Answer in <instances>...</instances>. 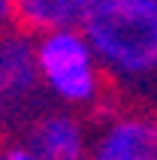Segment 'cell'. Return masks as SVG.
I'll use <instances>...</instances> for the list:
<instances>
[{
    "label": "cell",
    "mask_w": 157,
    "mask_h": 160,
    "mask_svg": "<svg viewBox=\"0 0 157 160\" xmlns=\"http://www.w3.org/2000/svg\"><path fill=\"white\" fill-rule=\"evenodd\" d=\"M15 18V0H0V24Z\"/></svg>",
    "instance_id": "8"
},
{
    "label": "cell",
    "mask_w": 157,
    "mask_h": 160,
    "mask_svg": "<svg viewBox=\"0 0 157 160\" xmlns=\"http://www.w3.org/2000/svg\"><path fill=\"white\" fill-rule=\"evenodd\" d=\"M91 160H157V121L142 115L112 121L91 145Z\"/></svg>",
    "instance_id": "3"
},
{
    "label": "cell",
    "mask_w": 157,
    "mask_h": 160,
    "mask_svg": "<svg viewBox=\"0 0 157 160\" xmlns=\"http://www.w3.org/2000/svg\"><path fill=\"white\" fill-rule=\"evenodd\" d=\"M78 27L115 79L136 85L157 76V0H88Z\"/></svg>",
    "instance_id": "1"
},
{
    "label": "cell",
    "mask_w": 157,
    "mask_h": 160,
    "mask_svg": "<svg viewBox=\"0 0 157 160\" xmlns=\"http://www.w3.org/2000/svg\"><path fill=\"white\" fill-rule=\"evenodd\" d=\"M0 160H36V157L30 151V145H12V148H6L0 154Z\"/></svg>",
    "instance_id": "7"
},
{
    "label": "cell",
    "mask_w": 157,
    "mask_h": 160,
    "mask_svg": "<svg viewBox=\"0 0 157 160\" xmlns=\"http://www.w3.org/2000/svg\"><path fill=\"white\" fill-rule=\"evenodd\" d=\"M36 85H43L36 63V42L24 33L0 36V94L6 100H21Z\"/></svg>",
    "instance_id": "4"
},
{
    "label": "cell",
    "mask_w": 157,
    "mask_h": 160,
    "mask_svg": "<svg viewBox=\"0 0 157 160\" xmlns=\"http://www.w3.org/2000/svg\"><path fill=\"white\" fill-rule=\"evenodd\" d=\"M30 151L36 160H91L85 130L70 115H48L30 133Z\"/></svg>",
    "instance_id": "5"
},
{
    "label": "cell",
    "mask_w": 157,
    "mask_h": 160,
    "mask_svg": "<svg viewBox=\"0 0 157 160\" xmlns=\"http://www.w3.org/2000/svg\"><path fill=\"white\" fill-rule=\"evenodd\" d=\"M39 79L67 106H91L103 88V63L78 24L45 30L36 39Z\"/></svg>",
    "instance_id": "2"
},
{
    "label": "cell",
    "mask_w": 157,
    "mask_h": 160,
    "mask_svg": "<svg viewBox=\"0 0 157 160\" xmlns=\"http://www.w3.org/2000/svg\"><path fill=\"white\" fill-rule=\"evenodd\" d=\"M3 109H6V97L0 94V121H3Z\"/></svg>",
    "instance_id": "9"
},
{
    "label": "cell",
    "mask_w": 157,
    "mask_h": 160,
    "mask_svg": "<svg viewBox=\"0 0 157 160\" xmlns=\"http://www.w3.org/2000/svg\"><path fill=\"white\" fill-rule=\"evenodd\" d=\"M88 0H15V18L27 30L45 33L54 27L78 24Z\"/></svg>",
    "instance_id": "6"
}]
</instances>
